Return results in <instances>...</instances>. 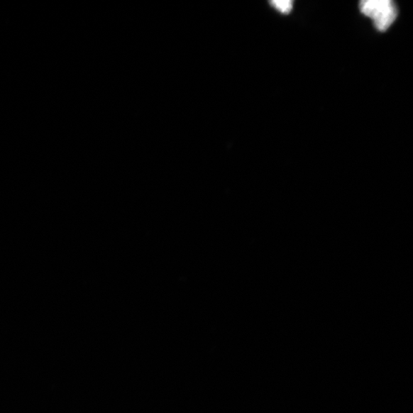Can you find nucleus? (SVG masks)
<instances>
[{
	"instance_id": "1",
	"label": "nucleus",
	"mask_w": 413,
	"mask_h": 413,
	"mask_svg": "<svg viewBox=\"0 0 413 413\" xmlns=\"http://www.w3.org/2000/svg\"><path fill=\"white\" fill-rule=\"evenodd\" d=\"M360 12L373 19L380 32H385L397 17V8L391 0H363L360 3Z\"/></svg>"
},
{
	"instance_id": "2",
	"label": "nucleus",
	"mask_w": 413,
	"mask_h": 413,
	"mask_svg": "<svg viewBox=\"0 0 413 413\" xmlns=\"http://www.w3.org/2000/svg\"><path fill=\"white\" fill-rule=\"evenodd\" d=\"M272 6L277 9L278 11L283 14H288L292 9V1L291 0H273L270 2Z\"/></svg>"
}]
</instances>
